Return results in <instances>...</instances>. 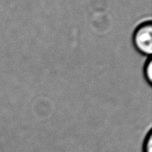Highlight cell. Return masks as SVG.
<instances>
[{"instance_id":"obj_2","label":"cell","mask_w":152,"mask_h":152,"mask_svg":"<svg viewBox=\"0 0 152 152\" xmlns=\"http://www.w3.org/2000/svg\"><path fill=\"white\" fill-rule=\"evenodd\" d=\"M145 77L149 83H152V61L149 60V61L145 64Z\"/></svg>"},{"instance_id":"obj_1","label":"cell","mask_w":152,"mask_h":152,"mask_svg":"<svg viewBox=\"0 0 152 152\" xmlns=\"http://www.w3.org/2000/svg\"><path fill=\"white\" fill-rule=\"evenodd\" d=\"M132 42L136 49L143 55H151L152 53L151 20H145L136 28L132 35Z\"/></svg>"},{"instance_id":"obj_3","label":"cell","mask_w":152,"mask_h":152,"mask_svg":"<svg viewBox=\"0 0 152 152\" xmlns=\"http://www.w3.org/2000/svg\"><path fill=\"white\" fill-rule=\"evenodd\" d=\"M143 151L144 152H152V134L150 132L144 142L143 145Z\"/></svg>"}]
</instances>
